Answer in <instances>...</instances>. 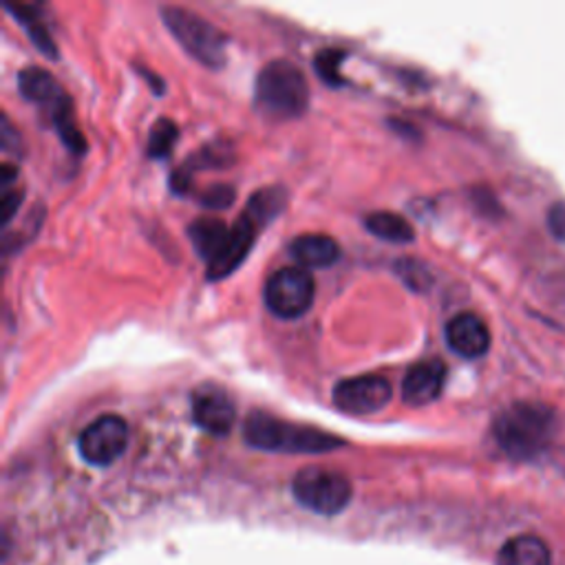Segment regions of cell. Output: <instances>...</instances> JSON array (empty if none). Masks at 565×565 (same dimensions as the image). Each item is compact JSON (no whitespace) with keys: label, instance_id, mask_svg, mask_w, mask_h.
<instances>
[{"label":"cell","instance_id":"277c9868","mask_svg":"<svg viewBox=\"0 0 565 565\" xmlns=\"http://www.w3.org/2000/svg\"><path fill=\"white\" fill-rule=\"evenodd\" d=\"M164 25L171 29L175 40L204 66L208 69H221L228 62V38L225 34L208 23L204 16L177 8V5H164L159 10Z\"/></svg>","mask_w":565,"mask_h":565},{"label":"cell","instance_id":"52a82bcc","mask_svg":"<svg viewBox=\"0 0 565 565\" xmlns=\"http://www.w3.org/2000/svg\"><path fill=\"white\" fill-rule=\"evenodd\" d=\"M334 405L347 416H371L386 407L391 400V384L384 376L365 373L345 378L334 386Z\"/></svg>","mask_w":565,"mask_h":565},{"label":"cell","instance_id":"8fae6325","mask_svg":"<svg viewBox=\"0 0 565 565\" xmlns=\"http://www.w3.org/2000/svg\"><path fill=\"white\" fill-rule=\"evenodd\" d=\"M446 365L438 358L420 360L409 367L405 380H402V397L412 407H427L435 402L444 389Z\"/></svg>","mask_w":565,"mask_h":565},{"label":"cell","instance_id":"30bf717a","mask_svg":"<svg viewBox=\"0 0 565 565\" xmlns=\"http://www.w3.org/2000/svg\"><path fill=\"white\" fill-rule=\"evenodd\" d=\"M446 345L462 358H481L491 347V332L477 314L464 311L453 316L444 328Z\"/></svg>","mask_w":565,"mask_h":565},{"label":"cell","instance_id":"9c48e42d","mask_svg":"<svg viewBox=\"0 0 565 565\" xmlns=\"http://www.w3.org/2000/svg\"><path fill=\"white\" fill-rule=\"evenodd\" d=\"M193 420L210 435H225L234 425V405L221 386H199L191 400Z\"/></svg>","mask_w":565,"mask_h":565},{"label":"cell","instance_id":"3957f363","mask_svg":"<svg viewBox=\"0 0 565 565\" xmlns=\"http://www.w3.org/2000/svg\"><path fill=\"white\" fill-rule=\"evenodd\" d=\"M493 431L506 455L513 459H532L548 446L554 431V416L543 405L519 402L500 414Z\"/></svg>","mask_w":565,"mask_h":565},{"label":"cell","instance_id":"7402d4cb","mask_svg":"<svg viewBox=\"0 0 565 565\" xmlns=\"http://www.w3.org/2000/svg\"><path fill=\"white\" fill-rule=\"evenodd\" d=\"M395 272L400 274L402 281H405V285H409L414 290H425L429 285L427 268L422 263H418L416 259H400L395 263Z\"/></svg>","mask_w":565,"mask_h":565},{"label":"cell","instance_id":"5bb4252c","mask_svg":"<svg viewBox=\"0 0 565 565\" xmlns=\"http://www.w3.org/2000/svg\"><path fill=\"white\" fill-rule=\"evenodd\" d=\"M230 234L232 225H228L219 217H199L188 225V236L193 241V246L208 263H212L225 250Z\"/></svg>","mask_w":565,"mask_h":565},{"label":"cell","instance_id":"7c38bea8","mask_svg":"<svg viewBox=\"0 0 565 565\" xmlns=\"http://www.w3.org/2000/svg\"><path fill=\"white\" fill-rule=\"evenodd\" d=\"M257 230L259 225L246 212L232 223V234L225 250L212 263H208V281H221L230 277L241 263L246 261V257L255 246Z\"/></svg>","mask_w":565,"mask_h":565},{"label":"cell","instance_id":"8992f818","mask_svg":"<svg viewBox=\"0 0 565 565\" xmlns=\"http://www.w3.org/2000/svg\"><path fill=\"white\" fill-rule=\"evenodd\" d=\"M314 296H316L314 277L298 266L277 270L268 279L263 290L268 309L283 320H294L307 314L309 307L314 305Z\"/></svg>","mask_w":565,"mask_h":565},{"label":"cell","instance_id":"ac0fdd59","mask_svg":"<svg viewBox=\"0 0 565 565\" xmlns=\"http://www.w3.org/2000/svg\"><path fill=\"white\" fill-rule=\"evenodd\" d=\"M8 10L16 16V21L27 29L32 42L49 58H56L58 56V49L53 45V38L49 36L47 27L42 25V19L38 16L36 8H27V5H12L8 3Z\"/></svg>","mask_w":565,"mask_h":565},{"label":"cell","instance_id":"ba28073f","mask_svg":"<svg viewBox=\"0 0 565 565\" xmlns=\"http://www.w3.org/2000/svg\"><path fill=\"white\" fill-rule=\"evenodd\" d=\"M128 427L120 416H102L94 420L77 438V451L94 466H109L126 451Z\"/></svg>","mask_w":565,"mask_h":565},{"label":"cell","instance_id":"e0dca14e","mask_svg":"<svg viewBox=\"0 0 565 565\" xmlns=\"http://www.w3.org/2000/svg\"><path fill=\"white\" fill-rule=\"evenodd\" d=\"M365 228L382 238V241H389V244H412L414 241V228L412 223L400 217L395 212H386V210H378V212H371L365 217Z\"/></svg>","mask_w":565,"mask_h":565},{"label":"cell","instance_id":"ffe728a7","mask_svg":"<svg viewBox=\"0 0 565 565\" xmlns=\"http://www.w3.org/2000/svg\"><path fill=\"white\" fill-rule=\"evenodd\" d=\"M177 137H180L177 124L169 118H159L148 133V146H146L148 157L164 159L167 155H171Z\"/></svg>","mask_w":565,"mask_h":565},{"label":"cell","instance_id":"2e32d148","mask_svg":"<svg viewBox=\"0 0 565 565\" xmlns=\"http://www.w3.org/2000/svg\"><path fill=\"white\" fill-rule=\"evenodd\" d=\"M498 565H552L550 548L535 535L513 537L498 554Z\"/></svg>","mask_w":565,"mask_h":565},{"label":"cell","instance_id":"44dd1931","mask_svg":"<svg viewBox=\"0 0 565 565\" xmlns=\"http://www.w3.org/2000/svg\"><path fill=\"white\" fill-rule=\"evenodd\" d=\"M345 58L347 53L341 49H326L314 58V69L322 77V83H328L330 87H341L345 83L341 75V64Z\"/></svg>","mask_w":565,"mask_h":565},{"label":"cell","instance_id":"cb8c5ba5","mask_svg":"<svg viewBox=\"0 0 565 565\" xmlns=\"http://www.w3.org/2000/svg\"><path fill=\"white\" fill-rule=\"evenodd\" d=\"M23 201V193L21 191H10L3 195V201H0V212H3V225H8L14 214L19 212V206Z\"/></svg>","mask_w":565,"mask_h":565},{"label":"cell","instance_id":"603a6c76","mask_svg":"<svg viewBox=\"0 0 565 565\" xmlns=\"http://www.w3.org/2000/svg\"><path fill=\"white\" fill-rule=\"evenodd\" d=\"M199 201L206 208H210V210H223V208H228L234 201V188H230V186H212V188L204 191Z\"/></svg>","mask_w":565,"mask_h":565},{"label":"cell","instance_id":"9a60e30c","mask_svg":"<svg viewBox=\"0 0 565 565\" xmlns=\"http://www.w3.org/2000/svg\"><path fill=\"white\" fill-rule=\"evenodd\" d=\"M19 89L25 100L34 105H45L49 109H56L60 102L66 100L56 77L40 66H25L19 73Z\"/></svg>","mask_w":565,"mask_h":565},{"label":"cell","instance_id":"4fadbf2b","mask_svg":"<svg viewBox=\"0 0 565 565\" xmlns=\"http://www.w3.org/2000/svg\"><path fill=\"white\" fill-rule=\"evenodd\" d=\"M290 257L298 268L322 270L341 259V248L328 234H300L290 244Z\"/></svg>","mask_w":565,"mask_h":565},{"label":"cell","instance_id":"d6986e66","mask_svg":"<svg viewBox=\"0 0 565 565\" xmlns=\"http://www.w3.org/2000/svg\"><path fill=\"white\" fill-rule=\"evenodd\" d=\"M285 206V191L281 188H263L257 191L246 206V214L261 228L268 225L272 219H277L283 212Z\"/></svg>","mask_w":565,"mask_h":565},{"label":"cell","instance_id":"6da1fadb","mask_svg":"<svg viewBox=\"0 0 565 565\" xmlns=\"http://www.w3.org/2000/svg\"><path fill=\"white\" fill-rule=\"evenodd\" d=\"M309 85L303 71L290 60L268 62L255 85V107L266 120L287 122L307 111Z\"/></svg>","mask_w":565,"mask_h":565},{"label":"cell","instance_id":"5b68a950","mask_svg":"<svg viewBox=\"0 0 565 565\" xmlns=\"http://www.w3.org/2000/svg\"><path fill=\"white\" fill-rule=\"evenodd\" d=\"M292 493L303 508L332 517L349 506L352 483L341 472L309 466L294 477Z\"/></svg>","mask_w":565,"mask_h":565},{"label":"cell","instance_id":"7a4b0ae2","mask_svg":"<svg viewBox=\"0 0 565 565\" xmlns=\"http://www.w3.org/2000/svg\"><path fill=\"white\" fill-rule=\"evenodd\" d=\"M246 442L255 449L270 453H330L343 446V440L314 427L292 425L270 414L255 412L248 416L244 427Z\"/></svg>","mask_w":565,"mask_h":565}]
</instances>
